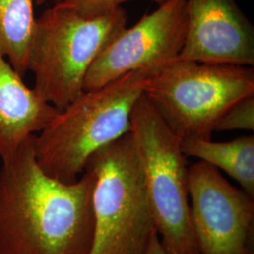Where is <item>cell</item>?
<instances>
[{"label": "cell", "mask_w": 254, "mask_h": 254, "mask_svg": "<svg viewBox=\"0 0 254 254\" xmlns=\"http://www.w3.org/2000/svg\"><path fill=\"white\" fill-rule=\"evenodd\" d=\"M35 136L1 159L0 254H90L95 176L59 181L37 163Z\"/></svg>", "instance_id": "6da1fadb"}, {"label": "cell", "mask_w": 254, "mask_h": 254, "mask_svg": "<svg viewBox=\"0 0 254 254\" xmlns=\"http://www.w3.org/2000/svg\"><path fill=\"white\" fill-rule=\"evenodd\" d=\"M154 73L136 70L98 89L84 91L59 111L39 135L34 150L44 173L76 181L91 154L131 132L132 110Z\"/></svg>", "instance_id": "7a4b0ae2"}, {"label": "cell", "mask_w": 254, "mask_h": 254, "mask_svg": "<svg viewBox=\"0 0 254 254\" xmlns=\"http://www.w3.org/2000/svg\"><path fill=\"white\" fill-rule=\"evenodd\" d=\"M123 7L85 18L61 2L36 18L27 48V72L34 75L37 94L62 110L79 96L91 64L127 27Z\"/></svg>", "instance_id": "3957f363"}, {"label": "cell", "mask_w": 254, "mask_h": 254, "mask_svg": "<svg viewBox=\"0 0 254 254\" xmlns=\"http://www.w3.org/2000/svg\"><path fill=\"white\" fill-rule=\"evenodd\" d=\"M84 170L95 176L94 237L90 254H145L157 231L132 132L91 154Z\"/></svg>", "instance_id": "277c9868"}, {"label": "cell", "mask_w": 254, "mask_h": 254, "mask_svg": "<svg viewBox=\"0 0 254 254\" xmlns=\"http://www.w3.org/2000/svg\"><path fill=\"white\" fill-rule=\"evenodd\" d=\"M251 94L253 67L179 59L152 75L144 90L180 139H211L219 117Z\"/></svg>", "instance_id": "5b68a950"}, {"label": "cell", "mask_w": 254, "mask_h": 254, "mask_svg": "<svg viewBox=\"0 0 254 254\" xmlns=\"http://www.w3.org/2000/svg\"><path fill=\"white\" fill-rule=\"evenodd\" d=\"M145 173L154 224L169 254H198L191 227L186 154L181 139L166 124L144 93L131 114Z\"/></svg>", "instance_id": "8992f818"}, {"label": "cell", "mask_w": 254, "mask_h": 254, "mask_svg": "<svg viewBox=\"0 0 254 254\" xmlns=\"http://www.w3.org/2000/svg\"><path fill=\"white\" fill-rule=\"evenodd\" d=\"M190 222L198 254H254V198L216 167H189Z\"/></svg>", "instance_id": "52a82bcc"}, {"label": "cell", "mask_w": 254, "mask_h": 254, "mask_svg": "<svg viewBox=\"0 0 254 254\" xmlns=\"http://www.w3.org/2000/svg\"><path fill=\"white\" fill-rule=\"evenodd\" d=\"M186 4V0H168L123 29L91 64L83 90L98 89L136 70L154 74L177 60L187 34Z\"/></svg>", "instance_id": "ba28073f"}, {"label": "cell", "mask_w": 254, "mask_h": 254, "mask_svg": "<svg viewBox=\"0 0 254 254\" xmlns=\"http://www.w3.org/2000/svg\"><path fill=\"white\" fill-rule=\"evenodd\" d=\"M179 60L254 66V27L236 0H186Z\"/></svg>", "instance_id": "9c48e42d"}, {"label": "cell", "mask_w": 254, "mask_h": 254, "mask_svg": "<svg viewBox=\"0 0 254 254\" xmlns=\"http://www.w3.org/2000/svg\"><path fill=\"white\" fill-rule=\"evenodd\" d=\"M60 109L43 100L0 54V158L17 150L28 136L36 135Z\"/></svg>", "instance_id": "30bf717a"}, {"label": "cell", "mask_w": 254, "mask_h": 254, "mask_svg": "<svg viewBox=\"0 0 254 254\" xmlns=\"http://www.w3.org/2000/svg\"><path fill=\"white\" fill-rule=\"evenodd\" d=\"M181 148L186 156H193L222 170L243 190L254 198V136H242L231 141L184 138Z\"/></svg>", "instance_id": "8fae6325"}, {"label": "cell", "mask_w": 254, "mask_h": 254, "mask_svg": "<svg viewBox=\"0 0 254 254\" xmlns=\"http://www.w3.org/2000/svg\"><path fill=\"white\" fill-rule=\"evenodd\" d=\"M35 0H0V54L17 73H27V48L36 17Z\"/></svg>", "instance_id": "7c38bea8"}, {"label": "cell", "mask_w": 254, "mask_h": 254, "mask_svg": "<svg viewBox=\"0 0 254 254\" xmlns=\"http://www.w3.org/2000/svg\"><path fill=\"white\" fill-rule=\"evenodd\" d=\"M254 130V94L236 102L219 117L215 132Z\"/></svg>", "instance_id": "4fadbf2b"}, {"label": "cell", "mask_w": 254, "mask_h": 254, "mask_svg": "<svg viewBox=\"0 0 254 254\" xmlns=\"http://www.w3.org/2000/svg\"><path fill=\"white\" fill-rule=\"evenodd\" d=\"M131 0H56L72 7L77 13L85 18H93L123 7L122 5ZM161 5L168 0H149Z\"/></svg>", "instance_id": "5bb4252c"}, {"label": "cell", "mask_w": 254, "mask_h": 254, "mask_svg": "<svg viewBox=\"0 0 254 254\" xmlns=\"http://www.w3.org/2000/svg\"><path fill=\"white\" fill-rule=\"evenodd\" d=\"M145 254H169L166 251V249L164 248L157 232H155L151 237Z\"/></svg>", "instance_id": "9a60e30c"}, {"label": "cell", "mask_w": 254, "mask_h": 254, "mask_svg": "<svg viewBox=\"0 0 254 254\" xmlns=\"http://www.w3.org/2000/svg\"><path fill=\"white\" fill-rule=\"evenodd\" d=\"M55 2L56 0H35V4L38 5V6H43V5H46L47 3H49V2Z\"/></svg>", "instance_id": "2e32d148"}]
</instances>
